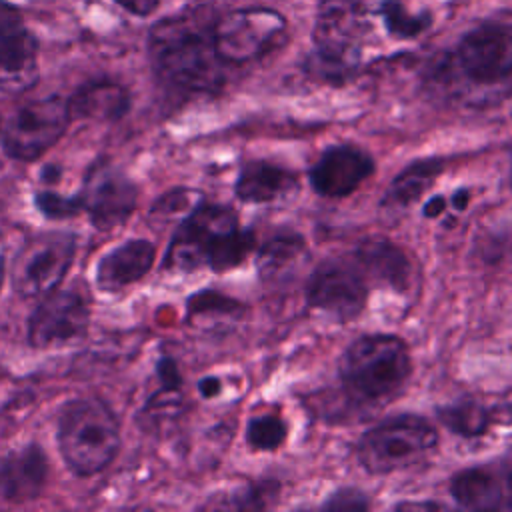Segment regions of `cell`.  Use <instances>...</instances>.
<instances>
[{"mask_svg":"<svg viewBox=\"0 0 512 512\" xmlns=\"http://www.w3.org/2000/svg\"><path fill=\"white\" fill-rule=\"evenodd\" d=\"M208 8H192L156 22L148 34V56L156 78L182 94H212L222 88L228 64L214 42Z\"/></svg>","mask_w":512,"mask_h":512,"instance_id":"6da1fadb","label":"cell"},{"mask_svg":"<svg viewBox=\"0 0 512 512\" xmlns=\"http://www.w3.org/2000/svg\"><path fill=\"white\" fill-rule=\"evenodd\" d=\"M254 234L238 226V216L222 204L198 202L178 224L164 256V268L192 272L208 266L226 272L244 262Z\"/></svg>","mask_w":512,"mask_h":512,"instance_id":"7a4b0ae2","label":"cell"},{"mask_svg":"<svg viewBox=\"0 0 512 512\" xmlns=\"http://www.w3.org/2000/svg\"><path fill=\"white\" fill-rule=\"evenodd\" d=\"M58 448L76 476L102 472L120 450V424L100 398L70 400L58 416Z\"/></svg>","mask_w":512,"mask_h":512,"instance_id":"3957f363","label":"cell"},{"mask_svg":"<svg viewBox=\"0 0 512 512\" xmlns=\"http://www.w3.org/2000/svg\"><path fill=\"white\" fill-rule=\"evenodd\" d=\"M412 372L408 346L394 334H364L356 338L340 360L346 388L362 400L394 396Z\"/></svg>","mask_w":512,"mask_h":512,"instance_id":"277c9868","label":"cell"},{"mask_svg":"<svg viewBox=\"0 0 512 512\" xmlns=\"http://www.w3.org/2000/svg\"><path fill=\"white\" fill-rule=\"evenodd\" d=\"M438 444L436 428L414 414L384 420L358 440V460L370 474H392L420 464Z\"/></svg>","mask_w":512,"mask_h":512,"instance_id":"5b68a950","label":"cell"},{"mask_svg":"<svg viewBox=\"0 0 512 512\" xmlns=\"http://www.w3.org/2000/svg\"><path fill=\"white\" fill-rule=\"evenodd\" d=\"M286 28V18L272 8L232 10L214 22L216 50L228 66H242L278 48Z\"/></svg>","mask_w":512,"mask_h":512,"instance_id":"8992f818","label":"cell"},{"mask_svg":"<svg viewBox=\"0 0 512 512\" xmlns=\"http://www.w3.org/2000/svg\"><path fill=\"white\" fill-rule=\"evenodd\" d=\"M70 122L68 100L60 96L30 100L2 128V150L12 160H38L64 136Z\"/></svg>","mask_w":512,"mask_h":512,"instance_id":"52a82bcc","label":"cell"},{"mask_svg":"<svg viewBox=\"0 0 512 512\" xmlns=\"http://www.w3.org/2000/svg\"><path fill=\"white\" fill-rule=\"evenodd\" d=\"M76 254L70 232L38 234L22 246L12 270V286L24 300H38L54 292L64 280Z\"/></svg>","mask_w":512,"mask_h":512,"instance_id":"ba28073f","label":"cell"},{"mask_svg":"<svg viewBox=\"0 0 512 512\" xmlns=\"http://www.w3.org/2000/svg\"><path fill=\"white\" fill-rule=\"evenodd\" d=\"M372 32L370 10L362 0H322L314 42L326 66L344 70L352 66Z\"/></svg>","mask_w":512,"mask_h":512,"instance_id":"9c48e42d","label":"cell"},{"mask_svg":"<svg viewBox=\"0 0 512 512\" xmlns=\"http://www.w3.org/2000/svg\"><path fill=\"white\" fill-rule=\"evenodd\" d=\"M78 196L92 226L106 232L122 226L132 216L138 188L112 162L98 160L86 172Z\"/></svg>","mask_w":512,"mask_h":512,"instance_id":"30bf717a","label":"cell"},{"mask_svg":"<svg viewBox=\"0 0 512 512\" xmlns=\"http://www.w3.org/2000/svg\"><path fill=\"white\" fill-rule=\"evenodd\" d=\"M306 300L336 320L350 322L366 306L368 284L354 260H324L306 282Z\"/></svg>","mask_w":512,"mask_h":512,"instance_id":"8fae6325","label":"cell"},{"mask_svg":"<svg viewBox=\"0 0 512 512\" xmlns=\"http://www.w3.org/2000/svg\"><path fill=\"white\" fill-rule=\"evenodd\" d=\"M90 308L76 290H54L40 300L28 320V342L34 348H50L78 340L86 334Z\"/></svg>","mask_w":512,"mask_h":512,"instance_id":"7c38bea8","label":"cell"},{"mask_svg":"<svg viewBox=\"0 0 512 512\" xmlns=\"http://www.w3.org/2000/svg\"><path fill=\"white\" fill-rule=\"evenodd\" d=\"M456 60L472 82L504 80L512 74V24L490 22L470 30L458 44Z\"/></svg>","mask_w":512,"mask_h":512,"instance_id":"4fadbf2b","label":"cell"},{"mask_svg":"<svg viewBox=\"0 0 512 512\" xmlns=\"http://www.w3.org/2000/svg\"><path fill=\"white\" fill-rule=\"evenodd\" d=\"M374 172L372 156L350 144H336L322 152L310 168V184L324 198H344L352 194Z\"/></svg>","mask_w":512,"mask_h":512,"instance_id":"5bb4252c","label":"cell"},{"mask_svg":"<svg viewBox=\"0 0 512 512\" xmlns=\"http://www.w3.org/2000/svg\"><path fill=\"white\" fill-rule=\"evenodd\" d=\"M156 260V246L146 238L126 240L108 250L96 264L94 282L100 292H120L144 278Z\"/></svg>","mask_w":512,"mask_h":512,"instance_id":"9a60e30c","label":"cell"},{"mask_svg":"<svg viewBox=\"0 0 512 512\" xmlns=\"http://www.w3.org/2000/svg\"><path fill=\"white\" fill-rule=\"evenodd\" d=\"M354 264L364 278H372L386 288L408 294L416 286V270L404 250L384 238H368L354 252Z\"/></svg>","mask_w":512,"mask_h":512,"instance_id":"2e32d148","label":"cell"},{"mask_svg":"<svg viewBox=\"0 0 512 512\" xmlns=\"http://www.w3.org/2000/svg\"><path fill=\"white\" fill-rule=\"evenodd\" d=\"M38 82V40L24 26L0 30V90L22 94Z\"/></svg>","mask_w":512,"mask_h":512,"instance_id":"e0dca14e","label":"cell"},{"mask_svg":"<svg viewBox=\"0 0 512 512\" xmlns=\"http://www.w3.org/2000/svg\"><path fill=\"white\" fill-rule=\"evenodd\" d=\"M46 478L48 458L36 442L0 456V498L8 502L38 498L46 486Z\"/></svg>","mask_w":512,"mask_h":512,"instance_id":"ac0fdd59","label":"cell"},{"mask_svg":"<svg viewBox=\"0 0 512 512\" xmlns=\"http://www.w3.org/2000/svg\"><path fill=\"white\" fill-rule=\"evenodd\" d=\"M72 120L116 122L130 110V92L112 80H92L66 98Z\"/></svg>","mask_w":512,"mask_h":512,"instance_id":"d6986e66","label":"cell"},{"mask_svg":"<svg viewBox=\"0 0 512 512\" xmlns=\"http://www.w3.org/2000/svg\"><path fill=\"white\" fill-rule=\"evenodd\" d=\"M296 188L298 178L294 172L266 160H252L244 164L234 184L236 196L248 204H268Z\"/></svg>","mask_w":512,"mask_h":512,"instance_id":"ffe728a7","label":"cell"},{"mask_svg":"<svg viewBox=\"0 0 512 512\" xmlns=\"http://www.w3.org/2000/svg\"><path fill=\"white\" fill-rule=\"evenodd\" d=\"M444 162L440 158H422L408 164L398 176L390 182L382 206L388 210H404L418 202L424 192L432 188L440 176Z\"/></svg>","mask_w":512,"mask_h":512,"instance_id":"44dd1931","label":"cell"},{"mask_svg":"<svg viewBox=\"0 0 512 512\" xmlns=\"http://www.w3.org/2000/svg\"><path fill=\"white\" fill-rule=\"evenodd\" d=\"M450 494L462 508L486 510L502 506V492L496 478L482 468L458 472L450 482Z\"/></svg>","mask_w":512,"mask_h":512,"instance_id":"7402d4cb","label":"cell"},{"mask_svg":"<svg viewBox=\"0 0 512 512\" xmlns=\"http://www.w3.org/2000/svg\"><path fill=\"white\" fill-rule=\"evenodd\" d=\"M306 252V242L298 234L272 236L256 256V268L262 280L282 276L292 264H296Z\"/></svg>","mask_w":512,"mask_h":512,"instance_id":"603a6c76","label":"cell"},{"mask_svg":"<svg viewBox=\"0 0 512 512\" xmlns=\"http://www.w3.org/2000/svg\"><path fill=\"white\" fill-rule=\"evenodd\" d=\"M438 418L448 430L464 438L486 434L492 422L490 410L480 402L472 400H460L438 408Z\"/></svg>","mask_w":512,"mask_h":512,"instance_id":"cb8c5ba5","label":"cell"},{"mask_svg":"<svg viewBox=\"0 0 512 512\" xmlns=\"http://www.w3.org/2000/svg\"><path fill=\"white\" fill-rule=\"evenodd\" d=\"M288 436V426L280 416L262 414L254 416L246 426V442L250 448L260 452H274L278 450Z\"/></svg>","mask_w":512,"mask_h":512,"instance_id":"d4e9b609","label":"cell"},{"mask_svg":"<svg viewBox=\"0 0 512 512\" xmlns=\"http://www.w3.org/2000/svg\"><path fill=\"white\" fill-rule=\"evenodd\" d=\"M244 310L240 302L228 298L216 290H202L188 300L190 318H210V316H238Z\"/></svg>","mask_w":512,"mask_h":512,"instance_id":"484cf974","label":"cell"},{"mask_svg":"<svg viewBox=\"0 0 512 512\" xmlns=\"http://www.w3.org/2000/svg\"><path fill=\"white\" fill-rule=\"evenodd\" d=\"M380 14H382V22L388 28V32L398 36V38H412V36L420 34L428 26V20L424 16L408 14L396 2H386L382 6Z\"/></svg>","mask_w":512,"mask_h":512,"instance_id":"4316f807","label":"cell"},{"mask_svg":"<svg viewBox=\"0 0 512 512\" xmlns=\"http://www.w3.org/2000/svg\"><path fill=\"white\" fill-rule=\"evenodd\" d=\"M36 208L50 220H64L72 218L82 212V202L80 196H62L52 190H40L34 196Z\"/></svg>","mask_w":512,"mask_h":512,"instance_id":"83f0119b","label":"cell"},{"mask_svg":"<svg viewBox=\"0 0 512 512\" xmlns=\"http://www.w3.org/2000/svg\"><path fill=\"white\" fill-rule=\"evenodd\" d=\"M198 202L200 200L194 190H172L162 200H158V204L154 206V212H160V214L184 212V214H188Z\"/></svg>","mask_w":512,"mask_h":512,"instance_id":"f1b7e54d","label":"cell"},{"mask_svg":"<svg viewBox=\"0 0 512 512\" xmlns=\"http://www.w3.org/2000/svg\"><path fill=\"white\" fill-rule=\"evenodd\" d=\"M324 508H328V510H366L368 500L360 490L344 488V490L334 492L330 496V500L324 504Z\"/></svg>","mask_w":512,"mask_h":512,"instance_id":"f546056e","label":"cell"},{"mask_svg":"<svg viewBox=\"0 0 512 512\" xmlns=\"http://www.w3.org/2000/svg\"><path fill=\"white\" fill-rule=\"evenodd\" d=\"M156 372H158V378H160L162 390H168V392H180L182 376H180L178 364H176L170 356L160 358V362H158V366H156Z\"/></svg>","mask_w":512,"mask_h":512,"instance_id":"4dcf8cb0","label":"cell"},{"mask_svg":"<svg viewBox=\"0 0 512 512\" xmlns=\"http://www.w3.org/2000/svg\"><path fill=\"white\" fill-rule=\"evenodd\" d=\"M114 4L134 16H150L158 8L160 0H114Z\"/></svg>","mask_w":512,"mask_h":512,"instance_id":"1f68e13d","label":"cell"},{"mask_svg":"<svg viewBox=\"0 0 512 512\" xmlns=\"http://www.w3.org/2000/svg\"><path fill=\"white\" fill-rule=\"evenodd\" d=\"M20 24H24L20 10L14 4H10L6 0H0V30L20 26Z\"/></svg>","mask_w":512,"mask_h":512,"instance_id":"d6a6232c","label":"cell"},{"mask_svg":"<svg viewBox=\"0 0 512 512\" xmlns=\"http://www.w3.org/2000/svg\"><path fill=\"white\" fill-rule=\"evenodd\" d=\"M220 380L216 376H206L198 382V392L204 396V398H214L218 392H220Z\"/></svg>","mask_w":512,"mask_h":512,"instance_id":"836d02e7","label":"cell"},{"mask_svg":"<svg viewBox=\"0 0 512 512\" xmlns=\"http://www.w3.org/2000/svg\"><path fill=\"white\" fill-rule=\"evenodd\" d=\"M442 212H444V198L442 196H432L424 204V216H428V218H436Z\"/></svg>","mask_w":512,"mask_h":512,"instance_id":"e575fe53","label":"cell"},{"mask_svg":"<svg viewBox=\"0 0 512 512\" xmlns=\"http://www.w3.org/2000/svg\"><path fill=\"white\" fill-rule=\"evenodd\" d=\"M468 200H470V194L466 190H458L454 196H452V204L454 208L458 210H464L468 206Z\"/></svg>","mask_w":512,"mask_h":512,"instance_id":"d590c367","label":"cell"},{"mask_svg":"<svg viewBox=\"0 0 512 512\" xmlns=\"http://www.w3.org/2000/svg\"><path fill=\"white\" fill-rule=\"evenodd\" d=\"M56 174H58V168H56V166H52V164H48V166L42 170V180H44V182H48V180L52 182V180H56V178H58Z\"/></svg>","mask_w":512,"mask_h":512,"instance_id":"8d00e7d4","label":"cell"},{"mask_svg":"<svg viewBox=\"0 0 512 512\" xmlns=\"http://www.w3.org/2000/svg\"><path fill=\"white\" fill-rule=\"evenodd\" d=\"M2 280H4V256L0 254V288H2Z\"/></svg>","mask_w":512,"mask_h":512,"instance_id":"74e56055","label":"cell"},{"mask_svg":"<svg viewBox=\"0 0 512 512\" xmlns=\"http://www.w3.org/2000/svg\"><path fill=\"white\" fill-rule=\"evenodd\" d=\"M508 488H510V492H512V476H510V480H508Z\"/></svg>","mask_w":512,"mask_h":512,"instance_id":"f35d334b","label":"cell"},{"mask_svg":"<svg viewBox=\"0 0 512 512\" xmlns=\"http://www.w3.org/2000/svg\"><path fill=\"white\" fill-rule=\"evenodd\" d=\"M510 182H512V170H510Z\"/></svg>","mask_w":512,"mask_h":512,"instance_id":"ab89813d","label":"cell"}]
</instances>
